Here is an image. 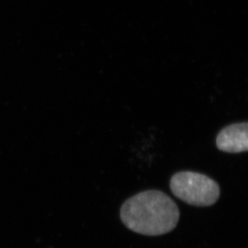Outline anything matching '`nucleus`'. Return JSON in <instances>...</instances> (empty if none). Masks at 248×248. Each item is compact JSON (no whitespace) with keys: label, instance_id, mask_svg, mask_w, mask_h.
Returning a JSON list of instances; mask_svg holds the SVG:
<instances>
[{"label":"nucleus","instance_id":"f03ea898","mask_svg":"<svg viewBox=\"0 0 248 248\" xmlns=\"http://www.w3.org/2000/svg\"><path fill=\"white\" fill-rule=\"evenodd\" d=\"M170 187L174 196L191 206H212L220 197V187L216 181L193 171L174 173Z\"/></svg>","mask_w":248,"mask_h":248},{"label":"nucleus","instance_id":"f257e3e1","mask_svg":"<svg viewBox=\"0 0 248 248\" xmlns=\"http://www.w3.org/2000/svg\"><path fill=\"white\" fill-rule=\"evenodd\" d=\"M124 226L132 232L157 236L172 232L178 225L180 212L173 199L160 190H149L124 202L120 211Z\"/></svg>","mask_w":248,"mask_h":248},{"label":"nucleus","instance_id":"7ed1b4c3","mask_svg":"<svg viewBox=\"0 0 248 248\" xmlns=\"http://www.w3.org/2000/svg\"><path fill=\"white\" fill-rule=\"evenodd\" d=\"M216 146L222 152L239 154L248 150V123L239 122L225 127L216 137Z\"/></svg>","mask_w":248,"mask_h":248}]
</instances>
